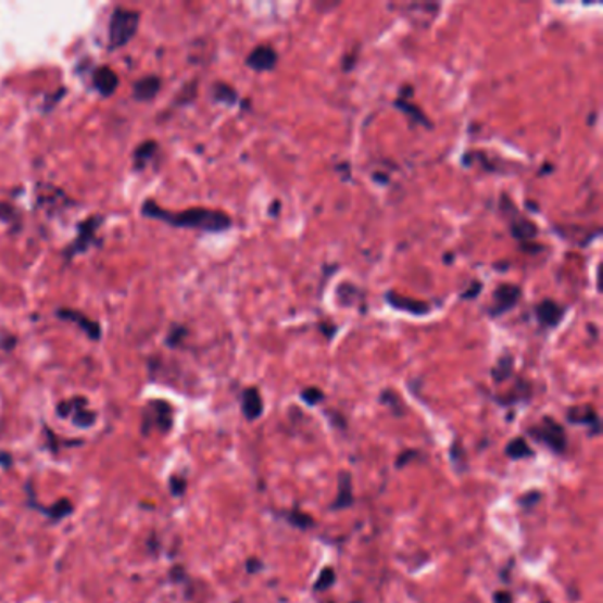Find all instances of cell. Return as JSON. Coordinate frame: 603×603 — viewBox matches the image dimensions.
I'll return each instance as SVG.
<instances>
[{
	"mask_svg": "<svg viewBox=\"0 0 603 603\" xmlns=\"http://www.w3.org/2000/svg\"><path fill=\"white\" fill-rule=\"evenodd\" d=\"M142 214L146 218L160 219L172 227L196 228L204 233H225L233 227V219L224 211L205 210V208H193V210L171 213L154 202L148 200L142 205Z\"/></svg>",
	"mask_w": 603,
	"mask_h": 603,
	"instance_id": "6da1fadb",
	"label": "cell"
},
{
	"mask_svg": "<svg viewBox=\"0 0 603 603\" xmlns=\"http://www.w3.org/2000/svg\"><path fill=\"white\" fill-rule=\"evenodd\" d=\"M140 24V13L128 8H115L110 16L109 43L112 50L126 47L135 38Z\"/></svg>",
	"mask_w": 603,
	"mask_h": 603,
	"instance_id": "7a4b0ae2",
	"label": "cell"
},
{
	"mask_svg": "<svg viewBox=\"0 0 603 603\" xmlns=\"http://www.w3.org/2000/svg\"><path fill=\"white\" fill-rule=\"evenodd\" d=\"M529 436L547 444L552 452L563 453L566 450L565 428L551 416H545L537 427L529 428Z\"/></svg>",
	"mask_w": 603,
	"mask_h": 603,
	"instance_id": "3957f363",
	"label": "cell"
},
{
	"mask_svg": "<svg viewBox=\"0 0 603 603\" xmlns=\"http://www.w3.org/2000/svg\"><path fill=\"white\" fill-rule=\"evenodd\" d=\"M87 404L89 402L86 399L76 397V399L59 404L58 414L61 418H72L78 428H91L96 423V413L89 411Z\"/></svg>",
	"mask_w": 603,
	"mask_h": 603,
	"instance_id": "277c9868",
	"label": "cell"
},
{
	"mask_svg": "<svg viewBox=\"0 0 603 603\" xmlns=\"http://www.w3.org/2000/svg\"><path fill=\"white\" fill-rule=\"evenodd\" d=\"M100 225V216H91V218H87L86 222H81L75 241H73L72 247L66 250L67 259H72V256L78 255V253L87 252V250L91 248L92 242L96 241V233H98Z\"/></svg>",
	"mask_w": 603,
	"mask_h": 603,
	"instance_id": "5b68a950",
	"label": "cell"
},
{
	"mask_svg": "<svg viewBox=\"0 0 603 603\" xmlns=\"http://www.w3.org/2000/svg\"><path fill=\"white\" fill-rule=\"evenodd\" d=\"M58 317L62 321H67V323H73L86 332L87 337L91 340H100L101 338V326L100 324L92 321V318L87 317V315L81 314L78 310L72 309H61L58 310Z\"/></svg>",
	"mask_w": 603,
	"mask_h": 603,
	"instance_id": "8992f818",
	"label": "cell"
},
{
	"mask_svg": "<svg viewBox=\"0 0 603 603\" xmlns=\"http://www.w3.org/2000/svg\"><path fill=\"white\" fill-rule=\"evenodd\" d=\"M520 300V289L512 284L499 287L494 292V303L490 306V314L501 315L512 310Z\"/></svg>",
	"mask_w": 603,
	"mask_h": 603,
	"instance_id": "52a82bcc",
	"label": "cell"
},
{
	"mask_svg": "<svg viewBox=\"0 0 603 603\" xmlns=\"http://www.w3.org/2000/svg\"><path fill=\"white\" fill-rule=\"evenodd\" d=\"M276 62H278V53L267 45L256 47L247 58L248 66L255 70V72H272V70H275Z\"/></svg>",
	"mask_w": 603,
	"mask_h": 603,
	"instance_id": "ba28073f",
	"label": "cell"
},
{
	"mask_svg": "<svg viewBox=\"0 0 603 603\" xmlns=\"http://www.w3.org/2000/svg\"><path fill=\"white\" fill-rule=\"evenodd\" d=\"M92 86H95L96 91L100 92L101 96L114 95L120 87V76L117 73L112 72L109 66L98 67L95 73H92Z\"/></svg>",
	"mask_w": 603,
	"mask_h": 603,
	"instance_id": "9c48e42d",
	"label": "cell"
},
{
	"mask_svg": "<svg viewBox=\"0 0 603 603\" xmlns=\"http://www.w3.org/2000/svg\"><path fill=\"white\" fill-rule=\"evenodd\" d=\"M568 422L579 423V425H586V427L591 428V432H593V436H599V414H596V411H594L591 405H582V407L570 409V411H568Z\"/></svg>",
	"mask_w": 603,
	"mask_h": 603,
	"instance_id": "30bf717a",
	"label": "cell"
},
{
	"mask_svg": "<svg viewBox=\"0 0 603 603\" xmlns=\"http://www.w3.org/2000/svg\"><path fill=\"white\" fill-rule=\"evenodd\" d=\"M354 503V495H352V476L346 470L338 476V495L332 501L331 510H346Z\"/></svg>",
	"mask_w": 603,
	"mask_h": 603,
	"instance_id": "8fae6325",
	"label": "cell"
},
{
	"mask_svg": "<svg viewBox=\"0 0 603 603\" xmlns=\"http://www.w3.org/2000/svg\"><path fill=\"white\" fill-rule=\"evenodd\" d=\"M162 89V78L160 76H146L135 81L134 95L135 100L151 101L154 96Z\"/></svg>",
	"mask_w": 603,
	"mask_h": 603,
	"instance_id": "7c38bea8",
	"label": "cell"
},
{
	"mask_svg": "<svg viewBox=\"0 0 603 603\" xmlns=\"http://www.w3.org/2000/svg\"><path fill=\"white\" fill-rule=\"evenodd\" d=\"M537 317L547 328H556L563 318V309L554 301L545 300L538 304Z\"/></svg>",
	"mask_w": 603,
	"mask_h": 603,
	"instance_id": "4fadbf2b",
	"label": "cell"
},
{
	"mask_svg": "<svg viewBox=\"0 0 603 603\" xmlns=\"http://www.w3.org/2000/svg\"><path fill=\"white\" fill-rule=\"evenodd\" d=\"M262 411H264V404H262V397L256 388H248L242 393V413L247 416V419L253 422V419L261 418Z\"/></svg>",
	"mask_w": 603,
	"mask_h": 603,
	"instance_id": "5bb4252c",
	"label": "cell"
},
{
	"mask_svg": "<svg viewBox=\"0 0 603 603\" xmlns=\"http://www.w3.org/2000/svg\"><path fill=\"white\" fill-rule=\"evenodd\" d=\"M512 234L513 238L517 239V241L528 242L537 238L538 228L529 219L523 218V216H515V219L512 222Z\"/></svg>",
	"mask_w": 603,
	"mask_h": 603,
	"instance_id": "9a60e30c",
	"label": "cell"
},
{
	"mask_svg": "<svg viewBox=\"0 0 603 603\" xmlns=\"http://www.w3.org/2000/svg\"><path fill=\"white\" fill-rule=\"evenodd\" d=\"M149 409L154 411V422H156V427L160 428L162 432H166V430L172 427L171 405L160 400V402H151V404H149Z\"/></svg>",
	"mask_w": 603,
	"mask_h": 603,
	"instance_id": "2e32d148",
	"label": "cell"
},
{
	"mask_svg": "<svg viewBox=\"0 0 603 603\" xmlns=\"http://www.w3.org/2000/svg\"><path fill=\"white\" fill-rule=\"evenodd\" d=\"M158 151V143L154 140H146L135 149L134 163L137 171H142L143 166L148 165L149 160L154 156Z\"/></svg>",
	"mask_w": 603,
	"mask_h": 603,
	"instance_id": "e0dca14e",
	"label": "cell"
},
{
	"mask_svg": "<svg viewBox=\"0 0 603 603\" xmlns=\"http://www.w3.org/2000/svg\"><path fill=\"white\" fill-rule=\"evenodd\" d=\"M388 301L393 304L394 309L405 310V312H413V314H427L428 304L422 301L405 300L399 296L388 294Z\"/></svg>",
	"mask_w": 603,
	"mask_h": 603,
	"instance_id": "ac0fdd59",
	"label": "cell"
},
{
	"mask_svg": "<svg viewBox=\"0 0 603 603\" xmlns=\"http://www.w3.org/2000/svg\"><path fill=\"white\" fill-rule=\"evenodd\" d=\"M506 455H508L510 458H513V461H523V458H529V456L535 455V452H532L531 448H529L526 439L517 438L508 442V447H506Z\"/></svg>",
	"mask_w": 603,
	"mask_h": 603,
	"instance_id": "d6986e66",
	"label": "cell"
},
{
	"mask_svg": "<svg viewBox=\"0 0 603 603\" xmlns=\"http://www.w3.org/2000/svg\"><path fill=\"white\" fill-rule=\"evenodd\" d=\"M287 523L292 524L294 528L301 529V531H306V529L314 528L315 520L309 513L300 512V510H292V512L281 513Z\"/></svg>",
	"mask_w": 603,
	"mask_h": 603,
	"instance_id": "ffe728a7",
	"label": "cell"
},
{
	"mask_svg": "<svg viewBox=\"0 0 603 603\" xmlns=\"http://www.w3.org/2000/svg\"><path fill=\"white\" fill-rule=\"evenodd\" d=\"M213 98L214 101L227 103V105H236L238 103V92L234 91L233 87L227 86V84H214Z\"/></svg>",
	"mask_w": 603,
	"mask_h": 603,
	"instance_id": "44dd1931",
	"label": "cell"
},
{
	"mask_svg": "<svg viewBox=\"0 0 603 603\" xmlns=\"http://www.w3.org/2000/svg\"><path fill=\"white\" fill-rule=\"evenodd\" d=\"M36 508L39 512L47 513L48 517L53 518V520H62V518L67 517L73 512V504L67 499H62L53 508H41V506H36Z\"/></svg>",
	"mask_w": 603,
	"mask_h": 603,
	"instance_id": "7402d4cb",
	"label": "cell"
},
{
	"mask_svg": "<svg viewBox=\"0 0 603 603\" xmlns=\"http://www.w3.org/2000/svg\"><path fill=\"white\" fill-rule=\"evenodd\" d=\"M337 582V574L332 568H324L318 575V579L315 580L314 589L315 591H326V589L331 588L332 585Z\"/></svg>",
	"mask_w": 603,
	"mask_h": 603,
	"instance_id": "603a6c76",
	"label": "cell"
},
{
	"mask_svg": "<svg viewBox=\"0 0 603 603\" xmlns=\"http://www.w3.org/2000/svg\"><path fill=\"white\" fill-rule=\"evenodd\" d=\"M513 370V360L510 356L503 357L501 362L498 363L494 370H492V376L498 382H503L504 379H508L512 376Z\"/></svg>",
	"mask_w": 603,
	"mask_h": 603,
	"instance_id": "cb8c5ba5",
	"label": "cell"
},
{
	"mask_svg": "<svg viewBox=\"0 0 603 603\" xmlns=\"http://www.w3.org/2000/svg\"><path fill=\"white\" fill-rule=\"evenodd\" d=\"M397 106H400V109L404 110L405 114L411 115L414 121H418V123L427 124V126H430L427 117L423 115V112L418 109V106L409 105V101H404L402 100V98L397 101Z\"/></svg>",
	"mask_w": 603,
	"mask_h": 603,
	"instance_id": "d4e9b609",
	"label": "cell"
},
{
	"mask_svg": "<svg viewBox=\"0 0 603 603\" xmlns=\"http://www.w3.org/2000/svg\"><path fill=\"white\" fill-rule=\"evenodd\" d=\"M301 399L309 405H317L318 402L324 399V393L318 390V388H306V390L301 393Z\"/></svg>",
	"mask_w": 603,
	"mask_h": 603,
	"instance_id": "484cf974",
	"label": "cell"
},
{
	"mask_svg": "<svg viewBox=\"0 0 603 603\" xmlns=\"http://www.w3.org/2000/svg\"><path fill=\"white\" fill-rule=\"evenodd\" d=\"M0 219L2 222H15L16 210L10 204H0Z\"/></svg>",
	"mask_w": 603,
	"mask_h": 603,
	"instance_id": "4316f807",
	"label": "cell"
},
{
	"mask_svg": "<svg viewBox=\"0 0 603 603\" xmlns=\"http://www.w3.org/2000/svg\"><path fill=\"white\" fill-rule=\"evenodd\" d=\"M186 329L185 328H172L171 335L166 338V343L172 346V348H176L181 342V338L185 337Z\"/></svg>",
	"mask_w": 603,
	"mask_h": 603,
	"instance_id": "83f0119b",
	"label": "cell"
},
{
	"mask_svg": "<svg viewBox=\"0 0 603 603\" xmlns=\"http://www.w3.org/2000/svg\"><path fill=\"white\" fill-rule=\"evenodd\" d=\"M172 492L176 495H181L185 492L186 481L177 480V478H172L171 480Z\"/></svg>",
	"mask_w": 603,
	"mask_h": 603,
	"instance_id": "f1b7e54d",
	"label": "cell"
},
{
	"mask_svg": "<svg viewBox=\"0 0 603 603\" xmlns=\"http://www.w3.org/2000/svg\"><path fill=\"white\" fill-rule=\"evenodd\" d=\"M411 456H418V452H414V450H409V452L402 453V455L399 456V462H397V467H404L407 466L409 458H411Z\"/></svg>",
	"mask_w": 603,
	"mask_h": 603,
	"instance_id": "f546056e",
	"label": "cell"
},
{
	"mask_svg": "<svg viewBox=\"0 0 603 603\" xmlns=\"http://www.w3.org/2000/svg\"><path fill=\"white\" fill-rule=\"evenodd\" d=\"M494 603H513L512 593H508V591H498L494 594Z\"/></svg>",
	"mask_w": 603,
	"mask_h": 603,
	"instance_id": "4dcf8cb0",
	"label": "cell"
},
{
	"mask_svg": "<svg viewBox=\"0 0 603 603\" xmlns=\"http://www.w3.org/2000/svg\"><path fill=\"white\" fill-rule=\"evenodd\" d=\"M538 499H540V494H538V492H529L528 495L520 498L518 503L523 504V506H531V504H535V501H538Z\"/></svg>",
	"mask_w": 603,
	"mask_h": 603,
	"instance_id": "1f68e13d",
	"label": "cell"
},
{
	"mask_svg": "<svg viewBox=\"0 0 603 603\" xmlns=\"http://www.w3.org/2000/svg\"><path fill=\"white\" fill-rule=\"evenodd\" d=\"M247 568L250 574H255L259 568H262V563L261 561L250 560L248 561Z\"/></svg>",
	"mask_w": 603,
	"mask_h": 603,
	"instance_id": "d6a6232c",
	"label": "cell"
}]
</instances>
